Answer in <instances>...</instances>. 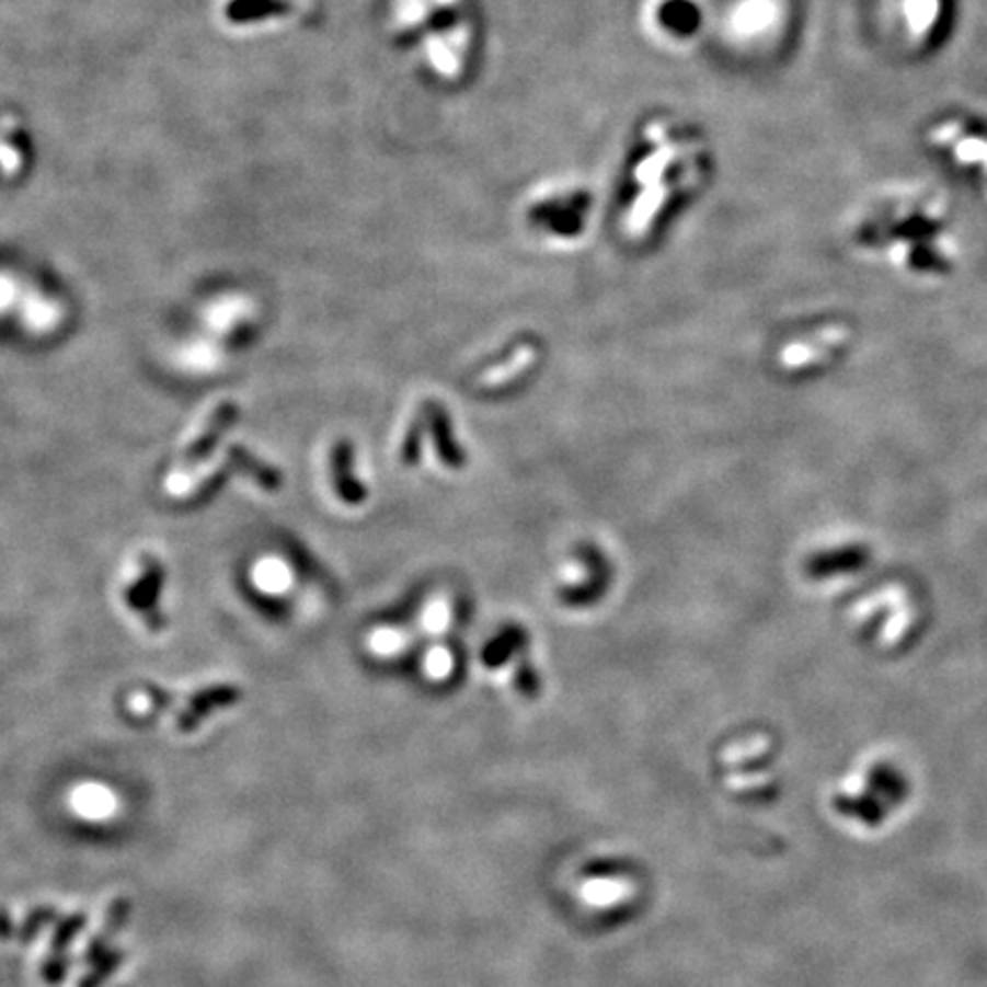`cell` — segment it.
I'll return each instance as SVG.
<instances>
[{"instance_id": "8992f818", "label": "cell", "mask_w": 987, "mask_h": 987, "mask_svg": "<svg viewBox=\"0 0 987 987\" xmlns=\"http://www.w3.org/2000/svg\"><path fill=\"white\" fill-rule=\"evenodd\" d=\"M732 19V16H730ZM782 23V8L778 0H741L736 5L730 31L743 42L764 39L761 35H772Z\"/></svg>"}, {"instance_id": "6da1fadb", "label": "cell", "mask_w": 987, "mask_h": 987, "mask_svg": "<svg viewBox=\"0 0 987 987\" xmlns=\"http://www.w3.org/2000/svg\"><path fill=\"white\" fill-rule=\"evenodd\" d=\"M946 202L944 193L926 181L880 185L862 199L852 220V238L867 250L900 245L905 263L915 273H949L951 261L942 250V240L951 231Z\"/></svg>"}, {"instance_id": "52a82bcc", "label": "cell", "mask_w": 987, "mask_h": 987, "mask_svg": "<svg viewBox=\"0 0 987 987\" xmlns=\"http://www.w3.org/2000/svg\"><path fill=\"white\" fill-rule=\"evenodd\" d=\"M903 25L908 31V39L930 42L944 23V3L942 0H903Z\"/></svg>"}, {"instance_id": "3957f363", "label": "cell", "mask_w": 987, "mask_h": 987, "mask_svg": "<svg viewBox=\"0 0 987 987\" xmlns=\"http://www.w3.org/2000/svg\"><path fill=\"white\" fill-rule=\"evenodd\" d=\"M393 25L437 76L462 73L473 44L469 0H393Z\"/></svg>"}, {"instance_id": "4fadbf2b", "label": "cell", "mask_w": 987, "mask_h": 987, "mask_svg": "<svg viewBox=\"0 0 987 987\" xmlns=\"http://www.w3.org/2000/svg\"><path fill=\"white\" fill-rule=\"evenodd\" d=\"M428 412H431V421H433V431H435V441H437V448H439V456H441V460L448 464V467H462V450H460V446L452 441V437H450V425H448V416H446V412L441 410V408H437V405H431L428 408Z\"/></svg>"}, {"instance_id": "30bf717a", "label": "cell", "mask_w": 987, "mask_h": 987, "mask_svg": "<svg viewBox=\"0 0 987 987\" xmlns=\"http://www.w3.org/2000/svg\"><path fill=\"white\" fill-rule=\"evenodd\" d=\"M222 355L218 343L213 338H193L185 345H181L176 353V361L183 370L188 372H208L213 368H218Z\"/></svg>"}, {"instance_id": "9a60e30c", "label": "cell", "mask_w": 987, "mask_h": 987, "mask_svg": "<svg viewBox=\"0 0 987 987\" xmlns=\"http://www.w3.org/2000/svg\"><path fill=\"white\" fill-rule=\"evenodd\" d=\"M254 583L263 593H284L290 583L288 567L277 558H265L254 567Z\"/></svg>"}, {"instance_id": "7c38bea8", "label": "cell", "mask_w": 987, "mask_h": 987, "mask_svg": "<svg viewBox=\"0 0 987 987\" xmlns=\"http://www.w3.org/2000/svg\"><path fill=\"white\" fill-rule=\"evenodd\" d=\"M60 307L56 302H50L37 292H31V296L23 298V309H21V318L23 323L31 328V332H50L60 323Z\"/></svg>"}, {"instance_id": "5b68a950", "label": "cell", "mask_w": 987, "mask_h": 987, "mask_svg": "<svg viewBox=\"0 0 987 987\" xmlns=\"http://www.w3.org/2000/svg\"><path fill=\"white\" fill-rule=\"evenodd\" d=\"M650 21L654 35L673 44L696 39L704 25L702 0H652Z\"/></svg>"}, {"instance_id": "7a4b0ae2", "label": "cell", "mask_w": 987, "mask_h": 987, "mask_svg": "<svg viewBox=\"0 0 987 987\" xmlns=\"http://www.w3.org/2000/svg\"><path fill=\"white\" fill-rule=\"evenodd\" d=\"M650 149L635 165V195L629 210L633 231L650 229L656 218L690 197L709 172V151L696 130L679 122L656 119L647 126Z\"/></svg>"}, {"instance_id": "2e32d148", "label": "cell", "mask_w": 987, "mask_h": 987, "mask_svg": "<svg viewBox=\"0 0 987 987\" xmlns=\"http://www.w3.org/2000/svg\"><path fill=\"white\" fill-rule=\"evenodd\" d=\"M334 473L341 496L348 503H359L364 498V490L351 478V446H338L334 456Z\"/></svg>"}, {"instance_id": "e0dca14e", "label": "cell", "mask_w": 987, "mask_h": 987, "mask_svg": "<svg viewBox=\"0 0 987 987\" xmlns=\"http://www.w3.org/2000/svg\"><path fill=\"white\" fill-rule=\"evenodd\" d=\"M19 300V286L12 277L0 275V311L10 309Z\"/></svg>"}, {"instance_id": "9c48e42d", "label": "cell", "mask_w": 987, "mask_h": 987, "mask_svg": "<svg viewBox=\"0 0 987 987\" xmlns=\"http://www.w3.org/2000/svg\"><path fill=\"white\" fill-rule=\"evenodd\" d=\"M71 810L83 818H108L117 810V800L113 791L103 789L101 784H80L76 791H71Z\"/></svg>"}, {"instance_id": "8fae6325", "label": "cell", "mask_w": 987, "mask_h": 987, "mask_svg": "<svg viewBox=\"0 0 987 987\" xmlns=\"http://www.w3.org/2000/svg\"><path fill=\"white\" fill-rule=\"evenodd\" d=\"M233 418H236V408H233V405H220L218 412H216V416H213V418L208 421L206 433L199 435V437H197L199 441H195V444L188 448V452H185V467H181V469H195L197 462L206 456V452H208L213 446H216L218 437L225 435V431L233 423Z\"/></svg>"}, {"instance_id": "ba28073f", "label": "cell", "mask_w": 987, "mask_h": 987, "mask_svg": "<svg viewBox=\"0 0 987 987\" xmlns=\"http://www.w3.org/2000/svg\"><path fill=\"white\" fill-rule=\"evenodd\" d=\"M869 563V551L864 547H846L814 555L807 563V572L814 578H830L839 574L860 572Z\"/></svg>"}, {"instance_id": "5bb4252c", "label": "cell", "mask_w": 987, "mask_h": 987, "mask_svg": "<svg viewBox=\"0 0 987 987\" xmlns=\"http://www.w3.org/2000/svg\"><path fill=\"white\" fill-rule=\"evenodd\" d=\"M243 313H245L243 300L225 298V300H218L216 305L208 307L206 325L210 328L213 334H225V332H231V328L236 323H240V318H243Z\"/></svg>"}, {"instance_id": "277c9868", "label": "cell", "mask_w": 987, "mask_h": 987, "mask_svg": "<svg viewBox=\"0 0 987 987\" xmlns=\"http://www.w3.org/2000/svg\"><path fill=\"white\" fill-rule=\"evenodd\" d=\"M926 142L987 197V117L965 111L946 113L928 126Z\"/></svg>"}]
</instances>
